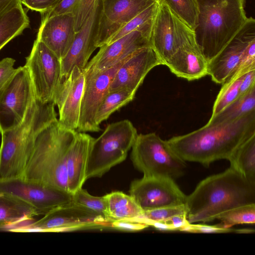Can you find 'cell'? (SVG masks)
I'll list each match as a JSON object with an SVG mask.
<instances>
[{"label": "cell", "mask_w": 255, "mask_h": 255, "mask_svg": "<svg viewBox=\"0 0 255 255\" xmlns=\"http://www.w3.org/2000/svg\"><path fill=\"white\" fill-rule=\"evenodd\" d=\"M255 134V111L231 122L206 124L188 133L173 136L168 142L184 161L208 167L218 160H229L237 148Z\"/></svg>", "instance_id": "6da1fadb"}, {"label": "cell", "mask_w": 255, "mask_h": 255, "mask_svg": "<svg viewBox=\"0 0 255 255\" xmlns=\"http://www.w3.org/2000/svg\"><path fill=\"white\" fill-rule=\"evenodd\" d=\"M251 204H255V182L230 167L202 180L187 196V220L189 223L210 222L229 210Z\"/></svg>", "instance_id": "7a4b0ae2"}, {"label": "cell", "mask_w": 255, "mask_h": 255, "mask_svg": "<svg viewBox=\"0 0 255 255\" xmlns=\"http://www.w3.org/2000/svg\"><path fill=\"white\" fill-rule=\"evenodd\" d=\"M77 132L62 127L58 119L44 128L36 136L21 177L70 192L67 164Z\"/></svg>", "instance_id": "3957f363"}, {"label": "cell", "mask_w": 255, "mask_h": 255, "mask_svg": "<svg viewBox=\"0 0 255 255\" xmlns=\"http://www.w3.org/2000/svg\"><path fill=\"white\" fill-rule=\"evenodd\" d=\"M53 101L42 103L35 97L22 122L0 133V179L21 177L39 132L57 120Z\"/></svg>", "instance_id": "277c9868"}, {"label": "cell", "mask_w": 255, "mask_h": 255, "mask_svg": "<svg viewBox=\"0 0 255 255\" xmlns=\"http://www.w3.org/2000/svg\"><path fill=\"white\" fill-rule=\"evenodd\" d=\"M194 30L196 44L209 62L232 40L248 19L246 0H197Z\"/></svg>", "instance_id": "5b68a950"}, {"label": "cell", "mask_w": 255, "mask_h": 255, "mask_svg": "<svg viewBox=\"0 0 255 255\" xmlns=\"http://www.w3.org/2000/svg\"><path fill=\"white\" fill-rule=\"evenodd\" d=\"M138 133L128 120L109 125L94 138L87 164L86 178L101 177L111 168L124 161Z\"/></svg>", "instance_id": "8992f818"}, {"label": "cell", "mask_w": 255, "mask_h": 255, "mask_svg": "<svg viewBox=\"0 0 255 255\" xmlns=\"http://www.w3.org/2000/svg\"><path fill=\"white\" fill-rule=\"evenodd\" d=\"M131 159L144 177L175 180L183 175L186 167V161L173 150L167 140L154 132L137 134L131 147Z\"/></svg>", "instance_id": "52a82bcc"}, {"label": "cell", "mask_w": 255, "mask_h": 255, "mask_svg": "<svg viewBox=\"0 0 255 255\" xmlns=\"http://www.w3.org/2000/svg\"><path fill=\"white\" fill-rule=\"evenodd\" d=\"M157 0L158 6L150 40L151 47L162 65H165L179 50L197 45L194 31L173 13L164 2Z\"/></svg>", "instance_id": "ba28073f"}, {"label": "cell", "mask_w": 255, "mask_h": 255, "mask_svg": "<svg viewBox=\"0 0 255 255\" xmlns=\"http://www.w3.org/2000/svg\"><path fill=\"white\" fill-rule=\"evenodd\" d=\"M109 225L110 222L103 216L72 202L52 210L35 222L17 227L11 232H62Z\"/></svg>", "instance_id": "9c48e42d"}, {"label": "cell", "mask_w": 255, "mask_h": 255, "mask_svg": "<svg viewBox=\"0 0 255 255\" xmlns=\"http://www.w3.org/2000/svg\"><path fill=\"white\" fill-rule=\"evenodd\" d=\"M24 65L27 69L35 97L42 103L53 101L61 81V64L58 57L36 38Z\"/></svg>", "instance_id": "30bf717a"}, {"label": "cell", "mask_w": 255, "mask_h": 255, "mask_svg": "<svg viewBox=\"0 0 255 255\" xmlns=\"http://www.w3.org/2000/svg\"><path fill=\"white\" fill-rule=\"evenodd\" d=\"M34 98L29 72L24 66H20L0 90V133L22 122Z\"/></svg>", "instance_id": "8fae6325"}, {"label": "cell", "mask_w": 255, "mask_h": 255, "mask_svg": "<svg viewBox=\"0 0 255 255\" xmlns=\"http://www.w3.org/2000/svg\"><path fill=\"white\" fill-rule=\"evenodd\" d=\"M0 192L13 196L30 206L37 216L73 202V194L22 177L0 179Z\"/></svg>", "instance_id": "7c38bea8"}, {"label": "cell", "mask_w": 255, "mask_h": 255, "mask_svg": "<svg viewBox=\"0 0 255 255\" xmlns=\"http://www.w3.org/2000/svg\"><path fill=\"white\" fill-rule=\"evenodd\" d=\"M132 54L104 70L84 71L85 83L76 129L77 131L98 132L101 130L100 126L96 122V115L98 107L109 92L110 85L116 72Z\"/></svg>", "instance_id": "4fadbf2b"}, {"label": "cell", "mask_w": 255, "mask_h": 255, "mask_svg": "<svg viewBox=\"0 0 255 255\" xmlns=\"http://www.w3.org/2000/svg\"><path fill=\"white\" fill-rule=\"evenodd\" d=\"M129 195L143 211L185 204L186 195L174 179L144 177L130 184Z\"/></svg>", "instance_id": "5bb4252c"}, {"label": "cell", "mask_w": 255, "mask_h": 255, "mask_svg": "<svg viewBox=\"0 0 255 255\" xmlns=\"http://www.w3.org/2000/svg\"><path fill=\"white\" fill-rule=\"evenodd\" d=\"M157 0H100L95 46L100 48L135 16Z\"/></svg>", "instance_id": "9a60e30c"}, {"label": "cell", "mask_w": 255, "mask_h": 255, "mask_svg": "<svg viewBox=\"0 0 255 255\" xmlns=\"http://www.w3.org/2000/svg\"><path fill=\"white\" fill-rule=\"evenodd\" d=\"M255 40V20H247L227 45L208 63V75L222 84L240 68L246 48Z\"/></svg>", "instance_id": "2e32d148"}, {"label": "cell", "mask_w": 255, "mask_h": 255, "mask_svg": "<svg viewBox=\"0 0 255 255\" xmlns=\"http://www.w3.org/2000/svg\"><path fill=\"white\" fill-rule=\"evenodd\" d=\"M85 83L84 69L75 66L61 81L53 102L58 108L59 125L64 128L76 130Z\"/></svg>", "instance_id": "e0dca14e"}, {"label": "cell", "mask_w": 255, "mask_h": 255, "mask_svg": "<svg viewBox=\"0 0 255 255\" xmlns=\"http://www.w3.org/2000/svg\"><path fill=\"white\" fill-rule=\"evenodd\" d=\"M159 65H162V63L151 47L135 51L116 72L110 85L109 92L127 89L136 92L148 73Z\"/></svg>", "instance_id": "ac0fdd59"}, {"label": "cell", "mask_w": 255, "mask_h": 255, "mask_svg": "<svg viewBox=\"0 0 255 255\" xmlns=\"http://www.w3.org/2000/svg\"><path fill=\"white\" fill-rule=\"evenodd\" d=\"M100 0H97L86 21L76 32L69 51L61 59L62 78L67 77L75 66L84 69L97 48V34Z\"/></svg>", "instance_id": "d6986e66"}, {"label": "cell", "mask_w": 255, "mask_h": 255, "mask_svg": "<svg viewBox=\"0 0 255 255\" xmlns=\"http://www.w3.org/2000/svg\"><path fill=\"white\" fill-rule=\"evenodd\" d=\"M150 38L135 30L118 39L100 47L95 56L89 62L84 71H102L113 66L134 52L151 47Z\"/></svg>", "instance_id": "ffe728a7"}, {"label": "cell", "mask_w": 255, "mask_h": 255, "mask_svg": "<svg viewBox=\"0 0 255 255\" xmlns=\"http://www.w3.org/2000/svg\"><path fill=\"white\" fill-rule=\"evenodd\" d=\"M76 32L72 13L43 18L37 38L61 60L71 47Z\"/></svg>", "instance_id": "44dd1931"}, {"label": "cell", "mask_w": 255, "mask_h": 255, "mask_svg": "<svg viewBox=\"0 0 255 255\" xmlns=\"http://www.w3.org/2000/svg\"><path fill=\"white\" fill-rule=\"evenodd\" d=\"M94 138L85 132L77 131L70 146L67 168L68 189L73 194L82 188L87 180L88 157Z\"/></svg>", "instance_id": "7402d4cb"}, {"label": "cell", "mask_w": 255, "mask_h": 255, "mask_svg": "<svg viewBox=\"0 0 255 255\" xmlns=\"http://www.w3.org/2000/svg\"><path fill=\"white\" fill-rule=\"evenodd\" d=\"M208 62L197 46L181 49L165 64L177 77L188 81L208 75Z\"/></svg>", "instance_id": "603a6c76"}, {"label": "cell", "mask_w": 255, "mask_h": 255, "mask_svg": "<svg viewBox=\"0 0 255 255\" xmlns=\"http://www.w3.org/2000/svg\"><path fill=\"white\" fill-rule=\"evenodd\" d=\"M37 216L34 210L24 202L0 192V230L11 231L30 222Z\"/></svg>", "instance_id": "cb8c5ba5"}, {"label": "cell", "mask_w": 255, "mask_h": 255, "mask_svg": "<svg viewBox=\"0 0 255 255\" xmlns=\"http://www.w3.org/2000/svg\"><path fill=\"white\" fill-rule=\"evenodd\" d=\"M29 25V18L19 3L0 13V50L21 34Z\"/></svg>", "instance_id": "d4e9b609"}, {"label": "cell", "mask_w": 255, "mask_h": 255, "mask_svg": "<svg viewBox=\"0 0 255 255\" xmlns=\"http://www.w3.org/2000/svg\"><path fill=\"white\" fill-rule=\"evenodd\" d=\"M104 196L111 222L117 220L139 221L142 217L143 211L130 195L115 191Z\"/></svg>", "instance_id": "484cf974"}, {"label": "cell", "mask_w": 255, "mask_h": 255, "mask_svg": "<svg viewBox=\"0 0 255 255\" xmlns=\"http://www.w3.org/2000/svg\"><path fill=\"white\" fill-rule=\"evenodd\" d=\"M228 160L230 167L245 178L255 182V134L242 143Z\"/></svg>", "instance_id": "4316f807"}, {"label": "cell", "mask_w": 255, "mask_h": 255, "mask_svg": "<svg viewBox=\"0 0 255 255\" xmlns=\"http://www.w3.org/2000/svg\"><path fill=\"white\" fill-rule=\"evenodd\" d=\"M254 111H255V85L221 112L211 117L207 124L231 122Z\"/></svg>", "instance_id": "83f0119b"}, {"label": "cell", "mask_w": 255, "mask_h": 255, "mask_svg": "<svg viewBox=\"0 0 255 255\" xmlns=\"http://www.w3.org/2000/svg\"><path fill=\"white\" fill-rule=\"evenodd\" d=\"M97 0H62L49 11L44 13V18L66 13H72L77 32L89 17Z\"/></svg>", "instance_id": "f1b7e54d"}, {"label": "cell", "mask_w": 255, "mask_h": 255, "mask_svg": "<svg viewBox=\"0 0 255 255\" xmlns=\"http://www.w3.org/2000/svg\"><path fill=\"white\" fill-rule=\"evenodd\" d=\"M254 67H255V65L239 69L222 84L214 103L211 117L221 112L239 97L240 87L243 76L250 69Z\"/></svg>", "instance_id": "f546056e"}, {"label": "cell", "mask_w": 255, "mask_h": 255, "mask_svg": "<svg viewBox=\"0 0 255 255\" xmlns=\"http://www.w3.org/2000/svg\"><path fill=\"white\" fill-rule=\"evenodd\" d=\"M158 6V1L157 0L124 25L111 37L107 44L111 43L135 30L139 31L150 38Z\"/></svg>", "instance_id": "4dcf8cb0"}, {"label": "cell", "mask_w": 255, "mask_h": 255, "mask_svg": "<svg viewBox=\"0 0 255 255\" xmlns=\"http://www.w3.org/2000/svg\"><path fill=\"white\" fill-rule=\"evenodd\" d=\"M135 92L121 89L109 92L100 103L96 115L98 125L108 118L115 111L133 100Z\"/></svg>", "instance_id": "1f68e13d"}, {"label": "cell", "mask_w": 255, "mask_h": 255, "mask_svg": "<svg viewBox=\"0 0 255 255\" xmlns=\"http://www.w3.org/2000/svg\"><path fill=\"white\" fill-rule=\"evenodd\" d=\"M220 221V226L231 228L239 224H254L255 223V204L239 206L229 210L216 218Z\"/></svg>", "instance_id": "d6a6232c"}, {"label": "cell", "mask_w": 255, "mask_h": 255, "mask_svg": "<svg viewBox=\"0 0 255 255\" xmlns=\"http://www.w3.org/2000/svg\"><path fill=\"white\" fill-rule=\"evenodd\" d=\"M164 2L179 18L194 31L199 13L197 0H159Z\"/></svg>", "instance_id": "836d02e7"}, {"label": "cell", "mask_w": 255, "mask_h": 255, "mask_svg": "<svg viewBox=\"0 0 255 255\" xmlns=\"http://www.w3.org/2000/svg\"><path fill=\"white\" fill-rule=\"evenodd\" d=\"M73 202L94 212L101 215L111 222L108 216L106 199L104 196H94L86 190L81 188L73 194Z\"/></svg>", "instance_id": "e575fe53"}, {"label": "cell", "mask_w": 255, "mask_h": 255, "mask_svg": "<svg viewBox=\"0 0 255 255\" xmlns=\"http://www.w3.org/2000/svg\"><path fill=\"white\" fill-rule=\"evenodd\" d=\"M187 210L185 204L167 206L144 211L139 222L148 226L150 223L162 222L176 215H186Z\"/></svg>", "instance_id": "d590c367"}, {"label": "cell", "mask_w": 255, "mask_h": 255, "mask_svg": "<svg viewBox=\"0 0 255 255\" xmlns=\"http://www.w3.org/2000/svg\"><path fill=\"white\" fill-rule=\"evenodd\" d=\"M180 231L199 233H225L230 232L251 233L252 230H236L226 228L220 225H208L206 224L188 223Z\"/></svg>", "instance_id": "8d00e7d4"}, {"label": "cell", "mask_w": 255, "mask_h": 255, "mask_svg": "<svg viewBox=\"0 0 255 255\" xmlns=\"http://www.w3.org/2000/svg\"><path fill=\"white\" fill-rule=\"evenodd\" d=\"M62 0H21L22 4L31 10L44 14L53 8Z\"/></svg>", "instance_id": "74e56055"}, {"label": "cell", "mask_w": 255, "mask_h": 255, "mask_svg": "<svg viewBox=\"0 0 255 255\" xmlns=\"http://www.w3.org/2000/svg\"><path fill=\"white\" fill-rule=\"evenodd\" d=\"M15 60L6 57L0 61V90L6 84L13 75L16 69L14 68Z\"/></svg>", "instance_id": "f35d334b"}, {"label": "cell", "mask_w": 255, "mask_h": 255, "mask_svg": "<svg viewBox=\"0 0 255 255\" xmlns=\"http://www.w3.org/2000/svg\"><path fill=\"white\" fill-rule=\"evenodd\" d=\"M110 226L114 228L129 231H139L149 226L144 223L134 220H117L110 223Z\"/></svg>", "instance_id": "ab89813d"}, {"label": "cell", "mask_w": 255, "mask_h": 255, "mask_svg": "<svg viewBox=\"0 0 255 255\" xmlns=\"http://www.w3.org/2000/svg\"><path fill=\"white\" fill-rule=\"evenodd\" d=\"M255 85V67L250 69L243 76L240 87V96L247 93Z\"/></svg>", "instance_id": "60d3db41"}, {"label": "cell", "mask_w": 255, "mask_h": 255, "mask_svg": "<svg viewBox=\"0 0 255 255\" xmlns=\"http://www.w3.org/2000/svg\"><path fill=\"white\" fill-rule=\"evenodd\" d=\"M19 3H21V0H0V13Z\"/></svg>", "instance_id": "b9f144b4"}]
</instances>
